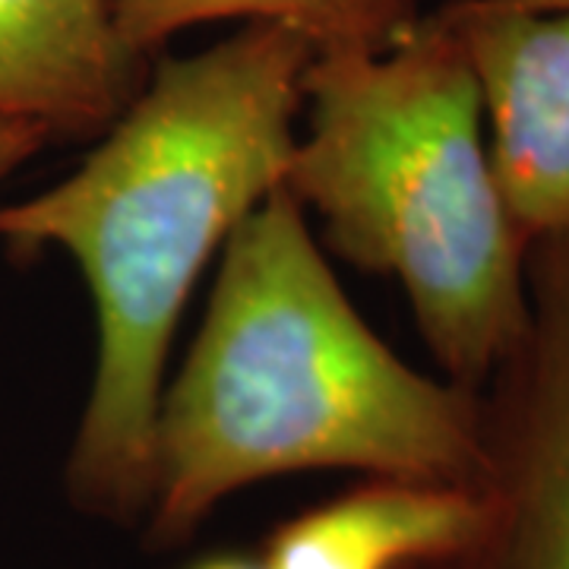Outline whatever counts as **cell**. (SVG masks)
<instances>
[{
  "instance_id": "obj_1",
  "label": "cell",
  "mask_w": 569,
  "mask_h": 569,
  "mask_svg": "<svg viewBox=\"0 0 569 569\" xmlns=\"http://www.w3.org/2000/svg\"><path fill=\"white\" fill-rule=\"evenodd\" d=\"M310 61L276 22L159 58L70 178L0 206V244L61 247L96 301V380L63 471L70 503L96 519L149 512L174 329L212 253L284 187Z\"/></svg>"
},
{
  "instance_id": "obj_2",
  "label": "cell",
  "mask_w": 569,
  "mask_h": 569,
  "mask_svg": "<svg viewBox=\"0 0 569 569\" xmlns=\"http://www.w3.org/2000/svg\"><path fill=\"white\" fill-rule=\"evenodd\" d=\"M481 396L408 367L348 305L305 206L272 190L224 241L206 320L156 418L149 545L178 548L228 493L355 468L475 485Z\"/></svg>"
},
{
  "instance_id": "obj_3",
  "label": "cell",
  "mask_w": 569,
  "mask_h": 569,
  "mask_svg": "<svg viewBox=\"0 0 569 569\" xmlns=\"http://www.w3.org/2000/svg\"><path fill=\"white\" fill-rule=\"evenodd\" d=\"M305 102L284 190L339 257L402 282L449 383L478 392L529 317V244L497 193L456 32L430 13L380 54L313 58Z\"/></svg>"
},
{
  "instance_id": "obj_4",
  "label": "cell",
  "mask_w": 569,
  "mask_h": 569,
  "mask_svg": "<svg viewBox=\"0 0 569 569\" xmlns=\"http://www.w3.org/2000/svg\"><path fill=\"white\" fill-rule=\"evenodd\" d=\"M526 291V326L478 389V526L425 569H569V231L531 241Z\"/></svg>"
},
{
  "instance_id": "obj_5",
  "label": "cell",
  "mask_w": 569,
  "mask_h": 569,
  "mask_svg": "<svg viewBox=\"0 0 569 569\" xmlns=\"http://www.w3.org/2000/svg\"><path fill=\"white\" fill-rule=\"evenodd\" d=\"M437 17L481 89L490 171L512 228L526 244L569 231V10L449 0Z\"/></svg>"
},
{
  "instance_id": "obj_6",
  "label": "cell",
  "mask_w": 569,
  "mask_h": 569,
  "mask_svg": "<svg viewBox=\"0 0 569 569\" xmlns=\"http://www.w3.org/2000/svg\"><path fill=\"white\" fill-rule=\"evenodd\" d=\"M118 32L114 0H0V118L51 140L99 137L149 77Z\"/></svg>"
},
{
  "instance_id": "obj_7",
  "label": "cell",
  "mask_w": 569,
  "mask_h": 569,
  "mask_svg": "<svg viewBox=\"0 0 569 569\" xmlns=\"http://www.w3.org/2000/svg\"><path fill=\"white\" fill-rule=\"evenodd\" d=\"M478 526L468 488L370 478L269 535L266 569H425L452 557Z\"/></svg>"
},
{
  "instance_id": "obj_8",
  "label": "cell",
  "mask_w": 569,
  "mask_h": 569,
  "mask_svg": "<svg viewBox=\"0 0 569 569\" xmlns=\"http://www.w3.org/2000/svg\"><path fill=\"white\" fill-rule=\"evenodd\" d=\"M276 22L323 54H380L406 36L418 0H114L121 39L152 58L178 32L206 22Z\"/></svg>"
},
{
  "instance_id": "obj_9",
  "label": "cell",
  "mask_w": 569,
  "mask_h": 569,
  "mask_svg": "<svg viewBox=\"0 0 569 569\" xmlns=\"http://www.w3.org/2000/svg\"><path fill=\"white\" fill-rule=\"evenodd\" d=\"M48 142H51V137L39 123L0 118V181L10 178L22 162H29Z\"/></svg>"
},
{
  "instance_id": "obj_10",
  "label": "cell",
  "mask_w": 569,
  "mask_h": 569,
  "mask_svg": "<svg viewBox=\"0 0 569 569\" xmlns=\"http://www.w3.org/2000/svg\"><path fill=\"white\" fill-rule=\"evenodd\" d=\"M187 569H266V563L260 557H244V553H212Z\"/></svg>"
},
{
  "instance_id": "obj_11",
  "label": "cell",
  "mask_w": 569,
  "mask_h": 569,
  "mask_svg": "<svg viewBox=\"0 0 569 569\" xmlns=\"http://www.w3.org/2000/svg\"><path fill=\"white\" fill-rule=\"evenodd\" d=\"M500 3L519 10H569V0H500Z\"/></svg>"
}]
</instances>
